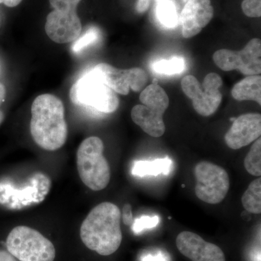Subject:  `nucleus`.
<instances>
[{
    "label": "nucleus",
    "instance_id": "obj_15",
    "mask_svg": "<svg viewBox=\"0 0 261 261\" xmlns=\"http://www.w3.org/2000/svg\"><path fill=\"white\" fill-rule=\"evenodd\" d=\"M92 70L116 94L127 95L129 93L128 69H118L107 63H99Z\"/></svg>",
    "mask_w": 261,
    "mask_h": 261
},
{
    "label": "nucleus",
    "instance_id": "obj_22",
    "mask_svg": "<svg viewBox=\"0 0 261 261\" xmlns=\"http://www.w3.org/2000/svg\"><path fill=\"white\" fill-rule=\"evenodd\" d=\"M100 38V32L95 27L87 29L82 35L77 38L72 45L71 50L74 53H80L89 46L97 42Z\"/></svg>",
    "mask_w": 261,
    "mask_h": 261
},
{
    "label": "nucleus",
    "instance_id": "obj_17",
    "mask_svg": "<svg viewBox=\"0 0 261 261\" xmlns=\"http://www.w3.org/2000/svg\"><path fill=\"white\" fill-rule=\"evenodd\" d=\"M140 100L146 107L163 113L166 112L169 106V98L166 91L156 82L147 86L141 92Z\"/></svg>",
    "mask_w": 261,
    "mask_h": 261
},
{
    "label": "nucleus",
    "instance_id": "obj_19",
    "mask_svg": "<svg viewBox=\"0 0 261 261\" xmlns=\"http://www.w3.org/2000/svg\"><path fill=\"white\" fill-rule=\"evenodd\" d=\"M244 208L253 214H261V178L254 180L242 197Z\"/></svg>",
    "mask_w": 261,
    "mask_h": 261
},
{
    "label": "nucleus",
    "instance_id": "obj_5",
    "mask_svg": "<svg viewBox=\"0 0 261 261\" xmlns=\"http://www.w3.org/2000/svg\"><path fill=\"white\" fill-rule=\"evenodd\" d=\"M7 249L20 261H54V245L42 233L25 226H16L10 231Z\"/></svg>",
    "mask_w": 261,
    "mask_h": 261
},
{
    "label": "nucleus",
    "instance_id": "obj_26",
    "mask_svg": "<svg viewBox=\"0 0 261 261\" xmlns=\"http://www.w3.org/2000/svg\"><path fill=\"white\" fill-rule=\"evenodd\" d=\"M122 217H123V223L127 226H130L133 224V215H132V207H130L129 204H126V205L123 206Z\"/></svg>",
    "mask_w": 261,
    "mask_h": 261
},
{
    "label": "nucleus",
    "instance_id": "obj_4",
    "mask_svg": "<svg viewBox=\"0 0 261 261\" xmlns=\"http://www.w3.org/2000/svg\"><path fill=\"white\" fill-rule=\"evenodd\" d=\"M70 101L79 106H89L101 113H112L119 106V99L92 70L80 79L70 90Z\"/></svg>",
    "mask_w": 261,
    "mask_h": 261
},
{
    "label": "nucleus",
    "instance_id": "obj_24",
    "mask_svg": "<svg viewBox=\"0 0 261 261\" xmlns=\"http://www.w3.org/2000/svg\"><path fill=\"white\" fill-rule=\"evenodd\" d=\"M159 217L155 216L153 217H149L147 216H143L140 219H137L134 221L132 229L135 233H139L143 231L145 228L155 227L159 224Z\"/></svg>",
    "mask_w": 261,
    "mask_h": 261
},
{
    "label": "nucleus",
    "instance_id": "obj_16",
    "mask_svg": "<svg viewBox=\"0 0 261 261\" xmlns=\"http://www.w3.org/2000/svg\"><path fill=\"white\" fill-rule=\"evenodd\" d=\"M231 95L238 101H255L261 104V77L260 75H247L235 84Z\"/></svg>",
    "mask_w": 261,
    "mask_h": 261
},
{
    "label": "nucleus",
    "instance_id": "obj_14",
    "mask_svg": "<svg viewBox=\"0 0 261 261\" xmlns=\"http://www.w3.org/2000/svg\"><path fill=\"white\" fill-rule=\"evenodd\" d=\"M154 20L165 29L176 28L185 4L181 0H152Z\"/></svg>",
    "mask_w": 261,
    "mask_h": 261
},
{
    "label": "nucleus",
    "instance_id": "obj_29",
    "mask_svg": "<svg viewBox=\"0 0 261 261\" xmlns=\"http://www.w3.org/2000/svg\"><path fill=\"white\" fill-rule=\"evenodd\" d=\"M0 261H18L12 254L5 250H0Z\"/></svg>",
    "mask_w": 261,
    "mask_h": 261
},
{
    "label": "nucleus",
    "instance_id": "obj_1",
    "mask_svg": "<svg viewBox=\"0 0 261 261\" xmlns=\"http://www.w3.org/2000/svg\"><path fill=\"white\" fill-rule=\"evenodd\" d=\"M30 132L41 148L55 151L65 145L68 126L61 99L50 94L38 96L32 103Z\"/></svg>",
    "mask_w": 261,
    "mask_h": 261
},
{
    "label": "nucleus",
    "instance_id": "obj_10",
    "mask_svg": "<svg viewBox=\"0 0 261 261\" xmlns=\"http://www.w3.org/2000/svg\"><path fill=\"white\" fill-rule=\"evenodd\" d=\"M176 242L179 252L192 261H226L224 252L219 246L207 243L197 233L182 231Z\"/></svg>",
    "mask_w": 261,
    "mask_h": 261
},
{
    "label": "nucleus",
    "instance_id": "obj_6",
    "mask_svg": "<svg viewBox=\"0 0 261 261\" xmlns=\"http://www.w3.org/2000/svg\"><path fill=\"white\" fill-rule=\"evenodd\" d=\"M82 0H49L53 11L47 17L46 34L53 42L65 44L74 42L82 32V25L77 15Z\"/></svg>",
    "mask_w": 261,
    "mask_h": 261
},
{
    "label": "nucleus",
    "instance_id": "obj_23",
    "mask_svg": "<svg viewBox=\"0 0 261 261\" xmlns=\"http://www.w3.org/2000/svg\"><path fill=\"white\" fill-rule=\"evenodd\" d=\"M128 71L130 89L135 92H142L148 82V75L145 70L140 68H132L128 69Z\"/></svg>",
    "mask_w": 261,
    "mask_h": 261
},
{
    "label": "nucleus",
    "instance_id": "obj_12",
    "mask_svg": "<svg viewBox=\"0 0 261 261\" xmlns=\"http://www.w3.org/2000/svg\"><path fill=\"white\" fill-rule=\"evenodd\" d=\"M261 116L247 113L233 120L232 126L225 135L224 140L229 148L239 149L260 138Z\"/></svg>",
    "mask_w": 261,
    "mask_h": 261
},
{
    "label": "nucleus",
    "instance_id": "obj_7",
    "mask_svg": "<svg viewBox=\"0 0 261 261\" xmlns=\"http://www.w3.org/2000/svg\"><path fill=\"white\" fill-rule=\"evenodd\" d=\"M196 178L195 195L206 203H220L227 195L229 177L226 170L210 162H200L194 169Z\"/></svg>",
    "mask_w": 261,
    "mask_h": 261
},
{
    "label": "nucleus",
    "instance_id": "obj_13",
    "mask_svg": "<svg viewBox=\"0 0 261 261\" xmlns=\"http://www.w3.org/2000/svg\"><path fill=\"white\" fill-rule=\"evenodd\" d=\"M130 116L135 123L151 137H161L164 135L166 126L163 113L144 105H137L132 108Z\"/></svg>",
    "mask_w": 261,
    "mask_h": 261
},
{
    "label": "nucleus",
    "instance_id": "obj_8",
    "mask_svg": "<svg viewBox=\"0 0 261 261\" xmlns=\"http://www.w3.org/2000/svg\"><path fill=\"white\" fill-rule=\"evenodd\" d=\"M261 42L252 39L243 49L236 51L227 49L215 51L213 60L224 71L238 70L246 75H259L261 72Z\"/></svg>",
    "mask_w": 261,
    "mask_h": 261
},
{
    "label": "nucleus",
    "instance_id": "obj_31",
    "mask_svg": "<svg viewBox=\"0 0 261 261\" xmlns=\"http://www.w3.org/2000/svg\"><path fill=\"white\" fill-rule=\"evenodd\" d=\"M143 261H166V257L161 254L157 255H149L144 257Z\"/></svg>",
    "mask_w": 261,
    "mask_h": 261
},
{
    "label": "nucleus",
    "instance_id": "obj_30",
    "mask_svg": "<svg viewBox=\"0 0 261 261\" xmlns=\"http://www.w3.org/2000/svg\"><path fill=\"white\" fill-rule=\"evenodd\" d=\"M21 2L22 0H0V4H4L9 8H14L18 6Z\"/></svg>",
    "mask_w": 261,
    "mask_h": 261
},
{
    "label": "nucleus",
    "instance_id": "obj_21",
    "mask_svg": "<svg viewBox=\"0 0 261 261\" xmlns=\"http://www.w3.org/2000/svg\"><path fill=\"white\" fill-rule=\"evenodd\" d=\"M247 172L254 176H261V140L257 139L254 142L251 148L244 161Z\"/></svg>",
    "mask_w": 261,
    "mask_h": 261
},
{
    "label": "nucleus",
    "instance_id": "obj_25",
    "mask_svg": "<svg viewBox=\"0 0 261 261\" xmlns=\"http://www.w3.org/2000/svg\"><path fill=\"white\" fill-rule=\"evenodd\" d=\"M242 9L250 18H259L261 15V0H244Z\"/></svg>",
    "mask_w": 261,
    "mask_h": 261
},
{
    "label": "nucleus",
    "instance_id": "obj_2",
    "mask_svg": "<svg viewBox=\"0 0 261 261\" xmlns=\"http://www.w3.org/2000/svg\"><path fill=\"white\" fill-rule=\"evenodd\" d=\"M119 207L105 202L94 207L80 228V236L89 250L103 256L112 255L118 250L123 239Z\"/></svg>",
    "mask_w": 261,
    "mask_h": 261
},
{
    "label": "nucleus",
    "instance_id": "obj_28",
    "mask_svg": "<svg viewBox=\"0 0 261 261\" xmlns=\"http://www.w3.org/2000/svg\"><path fill=\"white\" fill-rule=\"evenodd\" d=\"M5 94H6V90H5L4 85L0 84V125L3 123L5 118L4 113H3V110L1 109V106L5 101Z\"/></svg>",
    "mask_w": 261,
    "mask_h": 261
},
{
    "label": "nucleus",
    "instance_id": "obj_18",
    "mask_svg": "<svg viewBox=\"0 0 261 261\" xmlns=\"http://www.w3.org/2000/svg\"><path fill=\"white\" fill-rule=\"evenodd\" d=\"M172 161L169 158L156 159L152 161H137L132 168L135 176L143 177L145 176L168 175L171 171Z\"/></svg>",
    "mask_w": 261,
    "mask_h": 261
},
{
    "label": "nucleus",
    "instance_id": "obj_27",
    "mask_svg": "<svg viewBox=\"0 0 261 261\" xmlns=\"http://www.w3.org/2000/svg\"><path fill=\"white\" fill-rule=\"evenodd\" d=\"M152 0H137L136 4V10L137 13H144L148 10Z\"/></svg>",
    "mask_w": 261,
    "mask_h": 261
},
{
    "label": "nucleus",
    "instance_id": "obj_32",
    "mask_svg": "<svg viewBox=\"0 0 261 261\" xmlns=\"http://www.w3.org/2000/svg\"><path fill=\"white\" fill-rule=\"evenodd\" d=\"M187 1H188V0H181V2L182 3H184V4H186V3H187Z\"/></svg>",
    "mask_w": 261,
    "mask_h": 261
},
{
    "label": "nucleus",
    "instance_id": "obj_3",
    "mask_svg": "<svg viewBox=\"0 0 261 261\" xmlns=\"http://www.w3.org/2000/svg\"><path fill=\"white\" fill-rule=\"evenodd\" d=\"M104 144L97 137L81 143L76 153L77 170L82 182L93 191H100L111 181V168L103 155Z\"/></svg>",
    "mask_w": 261,
    "mask_h": 261
},
{
    "label": "nucleus",
    "instance_id": "obj_11",
    "mask_svg": "<svg viewBox=\"0 0 261 261\" xmlns=\"http://www.w3.org/2000/svg\"><path fill=\"white\" fill-rule=\"evenodd\" d=\"M211 0H188L180 14L181 34L190 39L197 35L214 17Z\"/></svg>",
    "mask_w": 261,
    "mask_h": 261
},
{
    "label": "nucleus",
    "instance_id": "obj_9",
    "mask_svg": "<svg viewBox=\"0 0 261 261\" xmlns=\"http://www.w3.org/2000/svg\"><path fill=\"white\" fill-rule=\"evenodd\" d=\"M181 85L184 93L191 99L194 109L200 116H212L222 102V94L219 90L202 88L194 75L184 77Z\"/></svg>",
    "mask_w": 261,
    "mask_h": 261
},
{
    "label": "nucleus",
    "instance_id": "obj_20",
    "mask_svg": "<svg viewBox=\"0 0 261 261\" xmlns=\"http://www.w3.org/2000/svg\"><path fill=\"white\" fill-rule=\"evenodd\" d=\"M185 68V60L180 57H173L169 60H161L152 64V70L161 75L179 74Z\"/></svg>",
    "mask_w": 261,
    "mask_h": 261
}]
</instances>
